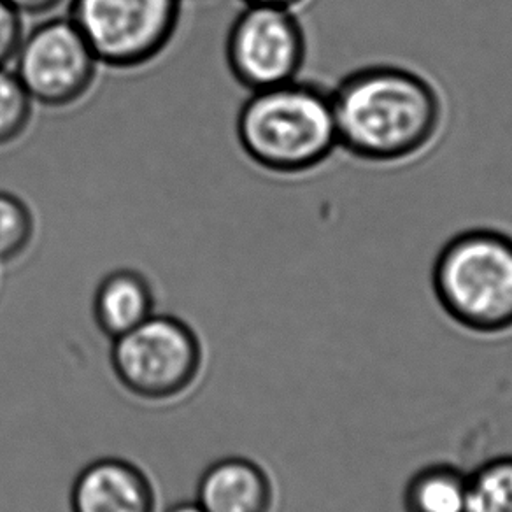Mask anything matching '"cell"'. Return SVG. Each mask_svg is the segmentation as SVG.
Returning <instances> with one entry per match:
<instances>
[{"label":"cell","mask_w":512,"mask_h":512,"mask_svg":"<svg viewBox=\"0 0 512 512\" xmlns=\"http://www.w3.org/2000/svg\"><path fill=\"white\" fill-rule=\"evenodd\" d=\"M339 150L367 164H404L434 146L446 123L439 88L420 72L377 64L330 90Z\"/></svg>","instance_id":"6da1fadb"},{"label":"cell","mask_w":512,"mask_h":512,"mask_svg":"<svg viewBox=\"0 0 512 512\" xmlns=\"http://www.w3.org/2000/svg\"><path fill=\"white\" fill-rule=\"evenodd\" d=\"M235 132L246 157L279 176L314 171L339 150L330 90L313 81L293 79L251 92Z\"/></svg>","instance_id":"7a4b0ae2"},{"label":"cell","mask_w":512,"mask_h":512,"mask_svg":"<svg viewBox=\"0 0 512 512\" xmlns=\"http://www.w3.org/2000/svg\"><path fill=\"white\" fill-rule=\"evenodd\" d=\"M434 295L458 327L479 335L512 330V235L477 227L453 235L435 258Z\"/></svg>","instance_id":"3957f363"},{"label":"cell","mask_w":512,"mask_h":512,"mask_svg":"<svg viewBox=\"0 0 512 512\" xmlns=\"http://www.w3.org/2000/svg\"><path fill=\"white\" fill-rule=\"evenodd\" d=\"M204 349L199 335L174 316L153 314L113 341L111 367L127 392L148 402L178 399L199 379Z\"/></svg>","instance_id":"277c9868"},{"label":"cell","mask_w":512,"mask_h":512,"mask_svg":"<svg viewBox=\"0 0 512 512\" xmlns=\"http://www.w3.org/2000/svg\"><path fill=\"white\" fill-rule=\"evenodd\" d=\"M183 0H71L69 18L100 65L139 69L157 60L178 32Z\"/></svg>","instance_id":"5b68a950"},{"label":"cell","mask_w":512,"mask_h":512,"mask_svg":"<svg viewBox=\"0 0 512 512\" xmlns=\"http://www.w3.org/2000/svg\"><path fill=\"white\" fill-rule=\"evenodd\" d=\"M306 57V32L293 9L246 4L228 29V69L249 92L299 79Z\"/></svg>","instance_id":"8992f818"},{"label":"cell","mask_w":512,"mask_h":512,"mask_svg":"<svg viewBox=\"0 0 512 512\" xmlns=\"http://www.w3.org/2000/svg\"><path fill=\"white\" fill-rule=\"evenodd\" d=\"M11 64L32 100L53 109L85 99L100 67L69 16L51 18L25 32Z\"/></svg>","instance_id":"52a82bcc"},{"label":"cell","mask_w":512,"mask_h":512,"mask_svg":"<svg viewBox=\"0 0 512 512\" xmlns=\"http://www.w3.org/2000/svg\"><path fill=\"white\" fill-rule=\"evenodd\" d=\"M150 477L123 458H100L74 479L72 512H155Z\"/></svg>","instance_id":"ba28073f"},{"label":"cell","mask_w":512,"mask_h":512,"mask_svg":"<svg viewBox=\"0 0 512 512\" xmlns=\"http://www.w3.org/2000/svg\"><path fill=\"white\" fill-rule=\"evenodd\" d=\"M197 502L207 512H269L274 488L264 467L249 458L228 456L204 470Z\"/></svg>","instance_id":"9c48e42d"},{"label":"cell","mask_w":512,"mask_h":512,"mask_svg":"<svg viewBox=\"0 0 512 512\" xmlns=\"http://www.w3.org/2000/svg\"><path fill=\"white\" fill-rule=\"evenodd\" d=\"M150 279L134 269L109 272L93 295V318L107 339H118L155 314Z\"/></svg>","instance_id":"30bf717a"},{"label":"cell","mask_w":512,"mask_h":512,"mask_svg":"<svg viewBox=\"0 0 512 512\" xmlns=\"http://www.w3.org/2000/svg\"><path fill=\"white\" fill-rule=\"evenodd\" d=\"M469 474L449 463H432L418 470L404 491L406 512H465Z\"/></svg>","instance_id":"8fae6325"},{"label":"cell","mask_w":512,"mask_h":512,"mask_svg":"<svg viewBox=\"0 0 512 512\" xmlns=\"http://www.w3.org/2000/svg\"><path fill=\"white\" fill-rule=\"evenodd\" d=\"M465 512H512V455L495 456L469 474Z\"/></svg>","instance_id":"7c38bea8"},{"label":"cell","mask_w":512,"mask_h":512,"mask_svg":"<svg viewBox=\"0 0 512 512\" xmlns=\"http://www.w3.org/2000/svg\"><path fill=\"white\" fill-rule=\"evenodd\" d=\"M36 237V218L29 204L15 193L0 190V265L16 262Z\"/></svg>","instance_id":"4fadbf2b"},{"label":"cell","mask_w":512,"mask_h":512,"mask_svg":"<svg viewBox=\"0 0 512 512\" xmlns=\"http://www.w3.org/2000/svg\"><path fill=\"white\" fill-rule=\"evenodd\" d=\"M34 106L15 71L0 67V146L16 143L29 130Z\"/></svg>","instance_id":"5bb4252c"},{"label":"cell","mask_w":512,"mask_h":512,"mask_svg":"<svg viewBox=\"0 0 512 512\" xmlns=\"http://www.w3.org/2000/svg\"><path fill=\"white\" fill-rule=\"evenodd\" d=\"M23 36V16L6 0H0V67L11 65Z\"/></svg>","instance_id":"9a60e30c"},{"label":"cell","mask_w":512,"mask_h":512,"mask_svg":"<svg viewBox=\"0 0 512 512\" xmlns=\"http://www.w3.org/2000/svg\"><path fill=\"white\" fill-rule=\"evenodd\" d=\"M6 2L22 16H41L60 8L65 0H6Z\"/></svg>","instance_id":"2e32d148"},{"label":"cell","mask_w":512,"mask_h":512,"mask_svg":"<svg viewBox=\"0 0 512 512\" xmlns=\"http://www.w3.org/2000/svg\"><path fill=\"white\" fill-rule=\"evenodd\" d=\"M244 4H267V6H281V8L295 9L306 0H242Z\"/></svg>","instance_id":"e0dca14e"},{"label":"cell","mask_w":512,"mask_h":512,"mask_svg":"<svg viewBox=\"0 0 512 512\" xmlns=\"http://www.w3.org/2000/svg\"><path fill=\"white\" fill-rule=\"evenodd\" d=\"M167 512H207L197 500L192 502H181V504L172 505Z\"/></svg>","instance_id":"ac0fdd59"}]
</instances>
